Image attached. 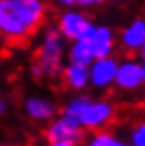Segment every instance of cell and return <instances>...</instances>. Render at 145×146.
Returning <instances> with one entry per match:
<instances>
[{
    "instance_id": "5bb4252c",
    "label": "cell",
    "mask_w": 145,
    "mask_h": 146,
    "mask_svg": "<svg viewBox=\"0 0 145 146\" xmlns=\"http://www.w3.org/2000/svg\"><path fill=\"white\" fill-rule=\"evenodd\" d=\"M91 99H93V97H89V95H86V94L75 95V97H72L69 102L62 106L61 114H64V116H67V117H72V119L77 121L78 116H80V113L83 111V108L88 105V102H89Z\"/></svg>"
},
{
    "instance_id": "7c38bea8",
    "label": "cell",
    "mask_w": 145,
    "mask_h": 146,
    "mask_svg": "<svg viewBox=\"0 0 145 146\" xmlns=\"http://www.w3.org/2000/svg\"><path fill=\"white\" fill-rule=\"evenodd\" d=\"M67 62L89 67L94 62V54L91 51L89 43L86 40L70 41L69 48H67Z\"/></svg>"
},
{
    "instance_id": "8992f818",
    "label": "cell",
    "mask_w": 145,
    "mask_h": 146,
    "mask_svg": "<svg viewBox=\"0 0 145 146\" xmlns=\"http://www.w3.org/2000/svg\"><path fill=\"white\" fill-rule=\"evenodd\" d=\"M24 114L34 122H50L53 121L59 113V106L53 99L46 95L34 94L27 95L22 102Z\"/></svg>"
},
{
    "instance_id": "7402d4cb",
    "label": "cell",
    "mask_w": 145,
    "mask_h": 146,
    "mask_svg": "<svg viewBox=\"0 0 145 146\" xmlns=\"http://www.w3.org/2000/svg\"><path fill=\"white\" fill-rule=\"evenodd\" d=\"M139 52H140V57L145 59V41H144V44H142V48L139 49Z\"/></svg>"
},
{
    "instance_id": "44dd1931",
    "label": "cell",
    "mask_w": 145,
    "mask_h": 146,
    "mask_svg": "<svg viewBox=\"0 0 145 146\" xmlns=\"http://www.w3.org/2000/svg\"><path fill=\"white\" fill-rule=\"evenodd\" d=\"M0 146H18L16 143H10V141H2L0 140Z\"/></svg>"
},
{
    "instance_id": "ba28073f",
    "label": "cell",
    "mask_w": 145,
    "mask_h": 146,
    "mask_svg": "<svg viewBox=\"0 0 145 146\" xmlns=\"http://www.w3.org/2000/svg\"><path fill=\"white\" fill-rule=\"evenodd\" d=\"M144 84L140 72V62L126 59L123 62H118L115 75V86L121 91H137Z\"/></svg>"
},
{
    "instance_id": "6da1fadb",
    "label": "cell",
    "mask_w": 145,
    "mask_h": 146,
    "mask_svg": "<svg viewBox=\"0 0 145 146\" xmlns=\"http://www.w3.org/2000/svg\"><path fill=\"white\" fill-rule=\"evenodd\" d=\"M46 18V0H0V40L26 43L43 29Z\"/></svg>"
},
{
    "instance_id": "5b68a950",
    "label": "cell",
    "mask_w": 145,
    "mask_h": 146,
    "mask_svg": "<svg viewBox=\"0 0 145 146\" xmlns=\"http://www.w3.org/2000/svg\"><path fill=\"white\" fill-rule=\"evenodd\" d=\"M86 132L81 129L78 121L67 117L64 114L56 116L53 121H50L45 129V138L48 143L51 141H73V143H83Z\"/></svg>"
},
{
    "instance_id": "603a6c76",
    "label": "cell",
    "mask_w": 145,
    "mask_h": 146,
    "mask_svg": "<svg viewBox=\"0 0 145 146\" xmlns=\"http://www.w3.org/2000/svg\"><path fill=\"white\" fill-rule=\"evenodd\" d=\"M112 2H121V0H112Z\"/></svg>"
},
{
    "instance_id": "ac0fdd59",
    "label": "cell",
    "mask_w": 145,
    "mask_h": 146,
    "mask_svg": "<svg viewBox=\"0 0 145 146\" xmlns=\"http://www.w3.org/2000/svg\"><path fill=\"white\" fill-rule=\"evenodd\" d=\"M46 146H80V145L73 143V141H51Z\"/></svg>"
},
{
    "instance_id": "52a82bcc",
    "label": "cell",
    "mask_w": 145,
    "mask_h": 146,
    "mask_svg": "<svg viewBox=\"0 0 145 146\" xmlns=\"http://www.w3.org/2000/svg\"><path fill=\"white\" fill-rule=\"evenodd\" d=\"M118 68V60L113 56L94 59L89 65V84L94 89H109L115 84V75Z\"/></svg>"
},
{
    "instance_id": "3957f363",
    "label": "cell",
    "mask_w": 145,
    "mask_h": 146,
    "mask_svg": "<svg viewBox=\"0 0 145 146\" xmlns=\"http://www.w3.org/2000/svg\"><path fill=\"white\" fill-rule=\"evenodd\" d=\"M94 22L91 21L83 11H77L72 8H65L58 16L56 27L67 41L86 40L94 29Z\"/></svg>"
},
{
    "instance_id": "9a60e30c",
    "label": "cell",
    "mask_w": 145,
    "mask_h": 146,
    "mask_svg": "<svg viewBox=\"0 0 145 146\" xmlns=\"http://www.w3.org/2000/svg\"><path fill=\"white\" fill-rule=\"evenodd\" d=\"M129 146H145V121L136 125V129L132 130Z\"/></svg>"
},
{
    "instance_id": "2e32d148",
    "label": "cell",
    "mask_w": 145,
    "mask_h": 146,
    "mask_svg": "<svg viewBox=\"0 0 145 146\" xmlns=\"http://www.w3.org/2000/svg\"><path fill=\"white\" fill-rule=\"evenodd\" d=\"M105 0H77L75 5L80 10H93V8H97L104 3Z\"/></svg>"
},
{
    "instance_id": "9c48e42d",
    "label": "cell",
    "mask_w": 145,
    "mask_h": 146,
    "mask_svg": "<svg viewBox=\"0 0 145 146\" xmlns=\"http://www.w3.org/2000/svg\"><path fill=\"white\" fill-rule=\"evenodd\" d=\"M86 41L89 43L94 59L109 57L115 49V33L109 26H94Z\"/></svg>"
},
{
    "instance_id": "d6986e66",
    "label": "cell",
    "mask_w": 145,
    "mask_h": 146,
    "mask_svg": "<svg viewBox=\"0 0 145 146\" xmlns=\"http://www.w3.org/2000/svg\"><path fill=\"white\" fill-rule=\"evenodd\" d=\"M7 113V102H5L3 97H0V117Z\"/></svg>"
},
{
    "instance_id": "30bf717a",
    "label": "cell",
    "mask_w": 145,
    "mask_h": 146,
    "mask_svg": "<svg viewBox=\"0 0 145 146\" xmlns=\"http://www.w3.org/2000/svg\"><path fill=\"white\" fill-rule=\"evenodd\" d=\"M145 41V19L137 18L131 21L120 33V44L126 51H139Z\"/></svg>"
},
{
    "instance_id": "7a4b0ae2",
    "label": "cell",
    "mask_w": 145,
    "mask_h": 146,
    "mask_svg": "<svg viewBox=\"0 0 145 146\" xmlns=\"http://www.w3.org/2000/svg\"><path fill=\"white\" fill-rule=\"evenodd\" d=\"M69 41L58 30L56 24H48L40 30V40L30 64V73L37 80L61 78L64 60L67 59Z\"/></svg>"
},
{
    "instance_id": "4fadbf2b",
    "label": "cell",
    "mask_w": 145,
    "mask_h": 146,
    "mask_svg": "<svg viewBox=\"0 0 145 146\" xmlns=\"http://www.w3.org/2000/svg\"><path fill=\"white\" fill-rule=\"evenodd\" d=\"M83 146H129V143L123 141L120 137L109 130H97L93 132L83 141Z\"/></svg>"
},
{
    "instance_id": "e0dca14e",
    "label": "cell",
    "mask_w": 145,
    "mask_h": 146,
    "mask_svg": "<svg viewBox=\"0 0 145 146\" xmlns=\"http://www.w3.org/2000/svg\"><path fill=\"white\" fill-rule=\"evenodd\" d=\"M51 2L54 5H58V7H61V8H72L77 0H51Z\"/></svg>"
},
{
    "instance_id": "ffe728a7",
    "label": "cell",
    "mask_w": 145,
    "mask_h": 146,
    "mask_svg": "<svg viewBox=\"0 0 145 146\" xmlns=\"http://www.w3.org/2000/svg\"><path fill=\"white\" fill-rule=\"evenodd\" d=\"M140 72H142V80L145 83V59H142V62H140Z\"/></svg>"
},
{
    "instance_id": "8fae6325",
    "label": "cell",
    "mask_w": 145,
    "mask_h": 146,
    "mask_svg": "<svg viewBox=\"0 0 145 146\" xmlns=\"http://www.w3.org/2000/svg\"><path fill=\"white\" fill-rule=\"evenodd\" d=\"M62 83L75 92H81L89 86V67L80 64H67L62 70Z\"/></svg>"
},
{
    "instance_id": "277c9868",
    "label": "cell",
    "mask_w": 145,
    "mask_h": 146,
    "mask_svg": "<svg viewBox=\"0 0 145 146\" xmlns=\"http://www.w3.org/2000/svg\"><path fill=\"white\" fill-rule=\"evenodd\" d=\"M115 117V106L107 100L91 99L78 116V124L85 132L104 130Z\"/></svg>"
}]
</instances>
